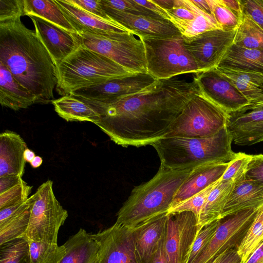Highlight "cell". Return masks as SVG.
Segmentation results:
<instances>
[{"instance_id":"cell-42","label":"cell","mask_w":263,"mask_h":263,"mask_svg":"<svg viewBox=\"0 0 263 263\" xmlns=\"http://www.w3.org/2000/svg\"><path fill=\"white\" fill-rule=\"evenodd\" d=\"M252 155L237 153L235 158L231 161L221 179H232L236 182L245 177L248 165Z\"/></svg>"},{"instance_id":"cell-14","label":"cell","mask_w":263,"mask_h":263,"mask_svg":"<svg viewBox=\"0 0 263 263\" xmlns=\"http://www.w3.org/2000/svg\"><path fill=\"white\" fill-rule=\"evenodd\" d=\"M258 209L242 211L229 216L230 218L223 222L220 220L210 241L193 263H211L224 251L237 248L253 221Z\"/></svg>"},{"instance_id":"cell-6","label":"cell","mask_w":263,"mask_h":263,"mask_svg":"<svg viewBox=\"0 0 263 263\" xmlns=\"http://www.w3.org/2000/svg\"><path fill=\"white\" fill-rule=\"evenodd\" d=\"M143 43L147 73L157 80L199 73L197 65L186 49L182 35L171 37L137 36Z\"/></svg>"},{"instance_id":"cell-16","label":"cell","mask_w":263,"mask_h":263,"mask_svg":"<svg viewBox=\"0 0 263 263\" xmlns=\"http://www.w3.org/2000/svg\"><path fill=\"white\" fill-rule=\"evenodd\" d=\"M168 21L184 39H190L209 30L221 29L214 15L201 10L192 0H174L170 10H165Z\"/></svg>"},{"instance_id":"cell-27","label":"cell","mask_w":263,"mask_h":263,"mask_svg":"<svg viewBox=\"0 0 263 263\" xmlns=\"http://www.w3.org/2000/svg\"><path fill=\"white\" fill-rule=\"evenodd\" d=\"M216 67L263 75V50L245 48L233 44Z\"/></svg>"},{"instance_id":"cell-13","label":"cell","mask_w":263,"mask_h":263,"mask_svg":"<svg viewBox=\"0 0 263 263\" xmlns=\"http://www.w3.org/2000/svg\"><path fill=\"white\" fill-rule=\"evenodd\" d=\"M236 30L214 29L184 39L185 47L195 61L199 73L216 68L233 44Z\"/></svg>"},{"instance_id":"cell-23","label":"cell","mask_w":263,"mask_h":263,"mask_svg":"<svg viewBox=\"0 0 263 263\" xmlns=\"http://www.w3.org/2000/svg\"><path fill=\"white\" fill-rule=\"evenodd\" d=\"M263 204V185L245 177L236 182L221 215V219Z\"/></svg>"},{"instance_id":"cell-46","label":"cell","mask_w":263,"mask_h":263,"mask_svg":"<svg viewBox=\"0 0 263 263\" xmlns=\"http://www.w3.org/2000/svg\"><path fill=\"white\" fill-rule=\"evenodd\" d=\"M77 7L95 15L106 20H111L103 9L100 0H68Z\"/></svg>"},{"instance_id":"cell-9","label":"cell","mask_w":263,"mask_h":263,"mask_svg":"<svg viewBox=\"0 0 263 263\" xmlns=\"http://www.w3.org/2000/svg\"><path fill=\"white\" fill-rule=\"evenodd\" d=\"M33 203L27 231L20 238L58 243L60 228L68 214L57 199L53 182L48 180L32 195Z\"/></svg>"},{"instance_id":"cell-19","label":"cell","mask_w":263,"mask_h":263,"mask_svg":"<svg viewBox=\"0 0 263 263\" xmlns=\"http://www.w3.org/2000/svg\"><path fill=\"white\" fill-rule=\"evenodd\" d=\"M227 127L236 145L249 146L262 142L263 105L248 107L228 115Z\"/></svg>"},{"instance_id":"cell-18","label":"cell","mask_w":263,"mask_h":263,"mask_svg":"<svg viewBox=\"0 0 263 263\" xmlns=\"http://www.w3.org/2000/svg\"><path fill=\"white\" fill-rule=\"evenodd\" d=\"M102 7L111 18L137 36L171 37L181 35L178 30L167 20L137 15L108 7L102 5Z\"/></svg>"},{"instance_id":"cell-54","label":"cell","mask_w":263,"mask_h":263,"mask_svg":"<svg viewBox=\"0 0 263 263\" xmlns=\"http://www.w3.org/2000/svg\"><path fill=\"white\" fill-rule=\"evenodd\" d=\"M154 1L164 10H170L174 4V0H154Z\"/></svg>"},{"instance_id":"cell-55","label":"cell","mask_w":263,"mask_h":263,"mask_svg":"<svg viewBox=\"0 0 263 263\" xmlns=\"http://www.w3.org/2000/svg\"><path fill=\"white\" fill-rule=\"evenodd\" d=\"M35 154L32 150L27 148L24 152V158L26 162L30 163L35 157Z\"/></svg>"},{"instance_id":"cell-33","label":"cell","mask_w":263,"mask_h":263,"mask_svg":"<svg viewBox=\"0 0 263 263\" xmlns=\"http://www.w3.org/2000/svg\"><path fill=\"white\" fill-rule=\"evenodd\" d=\"M233 44L245 48L263 50V29L243 12Z\"/></svg>"},{"instance_id":"cell-30","label":"cell","mask_w":263,"mask_h":263,"mask_svg":"<svg viewBox=\"0 0 263 263\" xmlns=\"http://www.w3.org/2000/svg\"><path fill=\"white\" fill-rule=\"evenodd\" d=\"M51 103L58 115L67 122H90L95 124L98 120V115L93 109L71 95L54 99Z\"/></svg>"},{"instance_id":"cell-28","label":"cell","mask_w":263,"mask_h":263,"mask_svg":"<svg viewBox=\"0 0 263 263\" xmlns=\"http://www.w3.org/2000/svg\"><path fill=\"white\" fill-rule=\"evenodd\" d=\"M235 183L232 179H220L211 191L198 221V233L205 226L221 220V215Z\"/></svg>"},{"instance_id":"cell-56","label":"cell","mask_w":263,"mask_h":263,"mask_svg":"<svg viewBox=\"0 0 263 263\" xmlns=\"http://www.w3.org/2000/svg\"><path fill=\"white\" fill-rule=\"evenodd\" d=\"M43 163L42 157L36 156L32 161L30 163L33 168H36L40 167Z\"/></svg>"},{"instance_id":"cell-22","label":"cell","mask_w":263,"mask_h":263,"mask_svg":"<svg viewBox=\"0 0 263 263\" xmlns=\"http://www.w3.org/2000/svg\"><path fill=\"white\" fill-rule=\"evenodd\" d=\"M229 163L207 164L193 168L176 194L172 206L220 180Z\"/></svg>"},{"instance_id":"cell-47","label":"cell","mask_w":263,"mask_h":263,"mask_svg":"<svg viewBox=\"0 0 263 263\" xmlns=\"http://www.w3.org/2000/svg\"><path fill=\"white\" fill-rule=\"evenodd\" d=\"M237 248L228 249L215 258L211 263H241Z\"/></svg>"},{"instance_id":"cell-32","label":"cell","mask_w":263,"mask_h":263,"mask_svg":"<svg viewBox=\"0 0 263 263\" xmlns=\"http://www.w3.org/2000/svg\"><path fill=\"white\" fill-rule=\"evenodd\" d=\"M33 203L32 196L16 213L0 223V245L21 237L27 230Z\"/></svg>"},{"instance_id":"cell-48","label":"cell","mask_w":263,"mask_h":263,"mask_svg":"<svg viewBox=\"0 0 263 263\" xmlns=\"http://www.w3.org/2000/svg\"><path fill=\"white\" fill-rule=\"evenodd\" d=\"M135 2L140 5L148 9L154 13H156L163 19L168 21V15L165 10L157 4L154 0H142L135 1Z\"/></svg>"},{"instance_id":"cell-12","label":"cell","mask_w":263,"mask_h":263,"mask_svg":"<svg viewBox=\"0 0 263 263\" xmlns=\"http://www.w3.org/2000/svg\"><path fill=\"white\" fill-rule=\"evenodd\" d=\"M195 79L200 91L228 115L250 105L233 82L216 68L195 74Z\"/></svg>"},{"instance_id":"cell-10","label":"cell","mask_w":263,"mask_h":263,"mask_svg":"<svg viewBox=\"0 0 263 263\" xmlns=\"http://www.w3.org/2000/svg\"><path fill=\"white\" fill-rule=\"evenodd\" d=\"M158 80L148 73H135L94 87L81 89L70 95L94 108L139 92Z\"/></svg>"},{"instance_id":"cell-26","label":"cell","mask_w":263,"mask_h":263,"mask_svg":"<svg viewBox=\"0 0 263 263\" xmlns=\"http://www.w3.org/2000/svg\"><path fill=\"white\" fill-rule=\"evenodd\" d=\"M66 252L60 263H96L99 242L82 228L63 244Z\"/></svg>"},{"instance_id":"cell-43","label":"cell","mask_w":263,"mask_h":263,"mask_svg":"<svg viewBox=\"0 0 263 263\" xmlns=\"http://www.w3.org/2000/svg\"><path fill=\"white\" fill-rule=\"evenodd\" d=\"M24 15V0H0V23Z\"/></svg>"},{"instance_id":"cell-41","label":"cell","mask_w":263,"mask_h":263,"mask_svg":"<svg viewBox=\"0 0 263 263\" xmlns=\"http://www.w3.org/2000/svg\"><path fill=\"white\" fill-rule=\"evenodd\" d=\"M100 3L102 6L126 13L137 15L162 18L148 9L137 4L135 0H100Z\"/></svg>"},{"instance_id":"cell-50","label":"cell","mask_w":263,"mask_h":263,"mask_svg":"<svg viewBox=\"0 0 263 263\" xmlns=\"http://www.w3.org/2000/svg\"><path fill=\"white\" fill-rule=\"evenodd\" d=\"M20 176H7L0 177V193L15 185L22 180Z\"/></svg>"},{"instance_id":"cell-37","label":"cell","mask_w":263,"mask_h":263,"mask_svg":"<svg viewBox=\"0 0 263 263\" xmlns=\"http://www.w3.org/2000/svg\"><path fill=\"white\" fill-rule=\"evenodd\" d=\"M219 181L220 180L214 182L186 200L172 206L168 211L167 214L190 211L194 214L198 221L200 213L209 194Z\"/></svg>"},{"instance_id":"cell-8","label":"cell","mask_w":263,"mask_h":263,"mask_svg":"<svg viewBox=\"0 0 263 263\" xmlns=\"http://www.w3.org/2000/svg\"><path fill=\"white\" fill-rule=\"evenodd\" d=\"M77 33L83 46L109 58L133 74L147 73L143 43L133 32L104 35Z\"/></svg>"},{"instance_id":"cell-29","label":"cell","mask_w":263,"mask_h":263,"mask_svg":"<svg viewBox=\"0 0 263 263\" xmlns=\"http://www.w3.org/2000/svg\"><path fill=\"white\" fill-rule=\"evenodd\" d=\"M216 68L227 77L249 101V107L263 105V75L226 68Z\"/></svg>"},{"instance_id":"cell-17","label":"cell","mask_w":263,"mask_h":263,"mask_svg":"<svg viewBox=\"0 0 263 263\" xmlns=\"http://www.w3.org/2000/svg\"><path fill=\"white\" fill-rule=\"evenodd\" d=\"M28 16L34 24V31L57 66L81 45L77 33L68 31L41 17Z\"/></svg>"},{"instance_id":"cell-5","label":"cell","mask_w":263,"mask_h":263,"mask_svg":"<svg viewBox=\"0 0 263 263\" xmlns=\"http://www.w3.org/2000/svg\"><path fill=\"white\" fill-rule=\"evenodd\" d=\"M132 74L112 60L81 45L57 66L56 90L63 96Z\"/></svg>"},{"instance_id":"cell-35","label":"cell","mask_w":263,"mask_h":263,"mask_svg":"<svg viewBox=\"0 0 263 263\" xmlns=\"http://www.w3.org/2000/svg\"><path fill=\"white\" fill-rule=\"evenodd\" d=\"M30 263H60L66 249L64 245L46 241H28Z\"/></svg>"},{"instance_id":"cell-44","label":"cell","mask_w":263,"mask_h":263,"mask_svg":"<svg viewBox=\"0 0 263 263\" xmlns=\"http://www.w3.org/2000/svg\"><path fill=\"white\" fill-rule=\"evenodd\" d=\"M242 12L263 29V0H239Z\"/></svg>"},{"instance_id":"cell-4","label":"cell","mask_w":263,"mask_h":263,"mask_svg":"<svg viewBox=\"0 0 263 263\" xmlns=\"http://www.w3.org/2000/svg\"><path fill=\"white\" fill-rule=\"evenodd\" d=\"M232 142L226 126L211 137L163 138L152 146L156 149L161 164L171 169L183 170L230 162L237 155L232 149Z\"/></svg>"},{"instance_id":"cell-40","label":"cell","mask_w":263,"mask_h":263,"mask_svg":"<svg viewBox=\"0 0 263 263\" xmlns=\"http://www.w3.org/2000/svg\"><path fill=\"white\" fill-rule=\"evenodd\" d=\"M213 15L221 29L235 30L238 27L241 17L222 4L219 0H215Z\"/></svg>"},{"instance_id":"cell-7","label":"cell","mask_w":263,"mask_h":263,"mask_svg":"<svg viewBox=\"0 0 263 263\" xmlns=\"http://www.w3.org/2000/svg\"><path fill=\"white\" fill-rule=\"evenodd\" d=\"M228 115L200 90L186 104L164 138H205L227 126Z\"/></svg>"},{"instance_id":"cell-15","label":"cell","mask_w":263,"mask_h":263,"mask_svg":"<svg viewBox=\"0 0 263 263\" xmlns=\"http://www.w3.org/2000/svg\"><path fill=\"white\" fill-rule=\"evenodd\" d=\"M92 237L99 243L96 263H139L133 231L116 222Z\"/></svg>"},{"instance_id":"cell-2","label":"cell","mask_w":263,"mask_h":263,"mask_svg":"<svg viewBox=\"0 0 263 263\" xmlns=\"http://www.w3.org/2000/svg\"><path fill=\"white\" fill-rule=\"evenodd\" d=\"M0 62L35 96L36 103L53 100L57 65L35 31L21 17L0 23Z\"/></svg>"},{"instance_id":"cell-38","label":"cell","mask_w":263,"mask_h":263,"mask_svg":"<svg viewBox=\"0 0 263 263\" xmlns=\"http://www.w3.org/2000/svg\"><path fill=\"white\" fill-rule=\"evenodd\" d=\"M32 186L22 180L20 182L0 193V210L26 201L31 193Z\"/></svg>"},{"instance_id":"cell-52","label":"cell","mask_w":263,"mask_h":263,"mask_svg":"<svg viewBox=\"0 0 263 263\" xmlns=\"http://www.w3.org/2000/svg\"><path fill=\"white\" fill-rule=\"evenodd\" d=\"M244 263H263V242L250 255Z\"/></svg>"},{"instance_id":"cell-21","label":"cell","mask_w":263,"mask_h":263,"mask_svg":"<svg viewBox=\"0 0 263 263\" xmlns=\"http://www.w3.org/2000/svg\"><path fill=\"white\" fill-rule=\"evenodd\" d=\"M27 146L17 133L6 130L0 134V177H22L26 163L24 152Z\"/></svg>"},{"instance_id":"cell-1","label":"cell","mask_w":263,"mask_h":263,"mask_svg":"<svg viewBox=\"0 0 263 263\" xmlns=\"http://www.w3.org/2000/svg\"><path fill=\"white\" fill-rule=\"evenodd\" d=\"M179 76L158 80L137 93L92 108L95 124L123 147L152 145L163 138L187 102L200 89L195 80Z\"/></svg>"},{"instance_id":"cell-53","label":"cell","mask_w":263,"mask_h":263,"mask_svg":"<svg viewBox=\"0 0 263 263\" xmlns=\"http://www.w3.org/2000/svg\"><path fill=\"white\" fill-rule=\"evenodd\" d=\"M224 6L229 8L239 16L242 17L243 12L239 0H219Z\"/></svg>"},{"instance_id":"cell-31","label":"cell","mask_w":263,"mask_h":263,"mask_svg":"<svg viewBox=\"0 0 263 263\" xmlns=\"http://www.w3.org/2000/svg\"><path fill=\"white\" fill-rule=\"evenodd\" d=\"M24 15L41 17L71 32L77 33L54 0H24Z\"/></svg>"},{"instance_id":"cell-34","label":"cell","mask_w":263,"mask_h":263,"mask_svg":"<svg viewBox=\"0 0 263 263\" xmlns=\"http://www.w3.org/2000/svg\"><path fill=\"white\" fill-rule=\"evenodd\" d=\"M262 242L263 204L258 209L253 221L237 247L241 263H244Z\"/></svg>"},{"instance_id":"cell-20","label":"cell","mask_w":263,"mask_h":263,"mask_svg":"<svg viewBox=\"0 0 263 263\" xmlns=\"http://www.w3.org/2000/svg\"><path fill=\"white\" fill-rule=\"evenodd\" d=\"M77 33L88 32L104 35L114 32H132L114 20L95 15L68 0H54Z\"/></svg>"},{"instance_id":"cell-25","label":"cell","mask_w":263,"mask_h":263,"mask_svg":"<svg viewBox=\"0 0 263 263\" xmlns=\"http://www.w3.org/2000/svg\"><path fill=\"white\" fill-rule=\"evenodd\" d=\"M35 96L20 84L9 69L0 62V103L17 111L35 104Z\"/></svg>"},{"instance_id":"cell-11","label":"cell","mask_w":263,"mask_h":263,"mask_svg":"<svg viewBox=\"0 0 263 263\" xmlns=\"http://www.w3.org/2000/svg\"><path fill=\"white\" fill-rule=\"evenodd\" d=\"M198 234V220L190 211L167 214L164 248L168 263H187Z\"/></svg>"},{"instance_id":"cell-51","label":"cell","mask_w":263,"mask_h":263,"mask_svg":"<svg viewBox=\"0 0 263 263\" xmlns=\"http://www.w3.org/2000/svg\"><path fill=\"white\" fill-rule=\"evenodd\" d=\"M192 1L203 11L209 14L213 15V9L215 5V0H192Z\"/></svg>"},{"instance_id":"cell-45","label":"cell","mask_w":263,"mask_h":263,"mask_svg":"<svg viewBox=\"0 0 263 263\" xmlns=\"http://www.w3.org/2000/svg\"><path fill=\"white\" fill-rule=\"evenodd\" d=\"M245 177L263 185V154L252 155Z\"/></svg>"},{"instance_id":"cell-49","label":"cell","mask_w":263,"mask_h":263,"mask_svg":"<svg viewBox=\"0 0 263 263\" xmlns=\"http://www.w3.org/2000/svg\"><path fill=\"white\" fill-rule=\"evenodd\" d=\"M164 237L165 233L149 263H168L164 248Z\"/></svg>"},{"instance_id":"cell-24","label":"cell","mask_w":263,"mask_h":263,"mask_svg":"<svg viewBox=\"0 0 263 263\" xmlns=\"http://www.w3.org/2000/svg\"><path fill=\"white\" fill-rule=\"evenodd\" d=\"M167 214L163 215L132 231L139 263H149L165 232Z\"/></svg>"},{"instance_id":"cell-36","label":"cell","mask_w":263,"mask_h":263,"mask_svg":"<svg viewBox=\"0 0 263 263\" xmlns=\"http://www.w3.org/2000/svg\"><path fill=\"white\" fill-rule=\"evenodd\" d=\"M29 243L17 238L0 245V263H30Z\"/></svg>"},{"instance_id":"cell-3","label":"cell","mask_w":263,"mask_h":263,"mask_svg":"<svg viewBox=\"0 0 263 263\" xmlns=\"http://www.w3.org/2000/svg\"><path fill=\"white\" fill-rule=\"evenodd\" d=\"M192 170H174L160 164L151 179L132 190L117 214L116 222L134 231L167 214Z\"/></svg>"},{"instance_id":"cell-39","label":"cell","mask_w":263,"mask_h":263,"mask_svg":"<svg viewBox=\"0 0 263 263\" xmlns=\"http://www.w3.org/2000/svg\"><path fill=\"white\" fill-rule=\"evenodd\" d=\"M220 220H216L205 226L198 233L190 251L187 263H193L202 252L215 233Z\"/></svg>"}]
</instances>
